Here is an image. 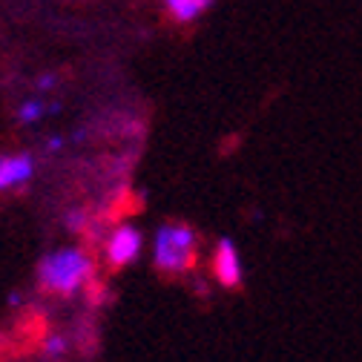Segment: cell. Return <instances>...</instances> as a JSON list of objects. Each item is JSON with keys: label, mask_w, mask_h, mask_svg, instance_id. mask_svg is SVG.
I'll use <instances>...</instances> for the list:
<instances>
[{"label": "cell", "mask_w": 362, "mask_h": 362, "mask_svg": "<svg viewBox=\"0 0 362 362\" xmlns=\"http://www.w3.org/2000/svg\"><path fill=\"white\" fill-rule=\"evenodd\" d=\"M93 276V256L81 245H64L43 253L37 262V285L58 296L78 293Z\"/></svg>", "instance_id": "1"}, {"label": "cell", "mask_w": 362, "mask_h": 362, "mask_svg": "<svg viewBox=\"0 0 362 362\" xmlns=\"http://www.w3.org/2000/svg\"><path fill=\"white\" fill-rule=\"evenodd\" d=\"M196 250H199V233L187 221H164L156 245H153V264L161 274H187L196 264Z\"/></svg>", "instance_id": "2"}, {"label": "cell", "mask_w": 362, "mask_h": 362, "mask_svg": "<svg viewBox=\"0 0 362 362\" xmlns=\"http://www.w3.org/2000/svg\"><path fill=\"white\" fill-rule=\"evenodd\" d=\"M144 247V236L135 224H118L104 242V259L112 270H124L127 264L139 262Z\"/></svg>", "instance_id": "3"}, {"label": "cell", "mask_w": 362, "mask_h": 362, "mask_svg": "<svg viewBox=\"0 0 362 362\" xmlns=\"http://www.w3.org/2000/svg\"><path fill=\"white\" fill-rule=\"evenodd\" d=\"M213 276L221 288L228 291H236L242 288L245 282V267H242V256H239V247H236V239L230 236H221L216 242V250H213Z\"/></svg>", "instance_id": "4"}, {"label": "cell", "mask_w": 362, "mask_h": 362, "mask_svg": "<svg viewBox=\"0 0 362 362\" xmlns=\"http://www.w3.org/2000/svg\"><path fill=\"white\" fill-rule=\"evenodd\" d=\"M32 175H35V158L29 153L0 156V193L23 187Z\"/></svg>", "instance_id": "5"}, {"label": "cell", "mask_w": 362, "mask_h": 362, "mask_svg": "<svg viewBox=\"0 0 362 362\" xmlns=\"http://www.w3.org/2000/svg\"><path fill=\"white\" fill-rule=\"evenodd\" d=\"M210 4H213V0H167L170 12H173L178 21H193V18H199L202 12L210 9Z\"/></svg>", "instance_id": "6"}, {"label": "cell", "mask_w": 362, "mask_h": 362, "mask_svg": "<svg viewBox=\"0 0 362 362\" xmlns=\"http://www.w3.org/2000/svg\"><path fill=\"white\" fill-rule=\"evenodd\" d=\"M47 112H49V107L43 104V101H26V104L18 110V118H21V124H35V121H40Z\"/></svg>", "instance_id": "7"}, {"label": "cell", "mask_w": 362, "mask_h": 362, "mask_svg": "<svg viewBox=\"0 0 362 362\" xmlns=\"http://www.w3.org/2000/svg\"><path fill=\"white\" fill-rule=\"evenodd\" d=\"M86 221H89V213L83 207H72L64 213V224L69 233H83L86 230Z\"/></svg>", "instance_id": "8"}, {"label": "cell", "mask_w": 362, "mask_h": 362, "mask_svg": "<svg viewBox=\"0 0 362 362\" xmlns=\"http://www.w3.org/2000/svg\"><path fill=\"white\" fill-rule=\"evenodd\" d=\"M43 354H47L49 359H58L66 354V339L58 337V334H49L47 339H43Z\"/></svg>", "instance_id": "9"}, {"label": "cell", "mask_w": 362, "mask_h": 362, "mask_svg": "<svg viewBox=\"0 0 362 362\" xmlns=\"http://www.w3.org/2000/svg\"><path fill=\"white\" fill-rule=\"evenodd\" d=\"M55 81H58V78H55L52 72L40 75V78H37V89H52V86H55Z\"/></svg>", "instance_id": "10"}, {"label": "cell", "mask_w": 362, "mask_h": 362, "mask_svg": "<svg viewBox=\"0 0 362 362\" xmlns=\"http://www.w3.org/2000/svg\"><path fill=\"white\" fill-rule=\"evenodd\" d=\"M61 147H64V139H49V141H47V150H49V153H58Z\"/></svg>", "instance_id": "11"}, {"label": "cell", "mask_w": 362, "mask_h": 362, "mask_svg": "<svg viewBox=\"0 0 362 362\" xmlns=\"http://www.w3.org/2000/svg\"><path fill=\"white\" fill-rule=\"evenodd\" d=\"M9 305H12V308L21 305V293H12V296H9Z\"/></svg>", "instance_id": "12"}]
</instances>
